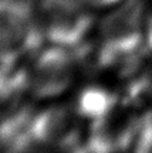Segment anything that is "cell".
<instances>
[{"label":"cell","mask_w":152,"mask_h":153,"mask_svg":"<svg viewBox=\"0 0 152 153\" xmlns=\"http://www.w3.org/2000/svg\"><path fill=\"white\" fill-rule=\"evenodd\" d=\"M43 43L33 0H0V64H20Z\"/></svg>","instance_id":"6da1fadb"},{"label":"cell","mask_w":152,"mask_h":153,"mask_svg":"<svg viewBox=\"0 0 152 153\" xmlns=\"http://www.w3.org/2000/svg\"><path fill=\"white\" fill-rule=\"evenodd\" d=\"M80 65L76 47L58 44L41 47L27 67V91L40 99L60 97L74 84Z\"/></svg>","instance_id":"7a4b0ae2"},{"label":"cell","mask_w":152,"mask_h":153,"mask_svg":"<svg viewBox=\"0 0 152 153\" xmlns=\"http://www.w3.org/2000/svg\"><path fill=\"white\" fill-rule=\"evenodd\" d=\"M80 119L76 109L65 105H53L37 111L31 120L33 140L54 148L78 149L80 143H85L80 131Z\"/></svg>","instance_id":"5b68a950"},{"label":"cell","mask_w":152,"mask_h":153,"mask_svg":"<svg viewBox=\"0 0 152 153\" xmlns=\"http://www.w3.org/2000/svg\"><path fill=\"white\" fill-rule=\"evenodd\" d=\"M132 149L138 152H152V108L139 112L136 136Z\"/></svg>","instance_id":"52a82bcc"},{"label":"cell","mask_w":152,"mask_h":153,"mask_svg":"<svg viewBox=\"0 0 152 153\" xmlns=\"http://www.w3.org/2000/svg\"><path fill=\"white\" fill-rule=\"evenodd\" d=\"M120 104V95L117 92L101 85H91L78 94L74 109L81 119L92 122L111 112Z\"/></svg>","instance_id":"8992f818"},{"label":"cell","mask_w":152,"mask_h":153,"mask_svg":"<svg viewBox=\"0 0 152 153\" xmlns=\"http://www.w3.org/2000/svg\"><path fill=\"white\" fill-rule=\"evenodd\" d=\"M87 6H90L91 9H98V7H105V9H109L111 6L117 4L121 0H82Z\"/></svg>","instance_id":"ba28073f"},{"label":"cell","mask_w":152,"mask_h":153,"mask_svg":"<svg viewBox=\"0 0 152 153\" xmlns=\"http://www.w3.org/2000/svg\"><path fill=\"white\" fill-rule=\"evenodd\" d=\"M44 41L74 47L88 40L94 20L82 0H33Z\"/></svg>","instance_id":"3957f363"},{"label":"cell","mask_w":152,"mask_h":153,"mask_svg":"<svg viewBox=\"0 0 152 153\" xmlns=\"http://www.w3.org/2000/svg\"><path fill=\"white\" fill-rule=\"evenodd\" d=\"M145 44L149 48V51H152V13L148 14L147 19V26H145Z\"/></svg>","instance_id":"9c48e42d"},{"label":"cell","mask_w":152,"mask_h":153,"mask_svg":"<svg viewBox=\"0 0 152 153\" xmlns=\"http://www.w3.org/2000/svg\"><path fill=\"white\" fill-rule=\"evenodd\" d=\"M139 112L124 104L90 122V131L85 136V146L95 152L125 150L134 146L138 128Z\"/></svg>","instance_id":"277c9868"}]
</instances>
